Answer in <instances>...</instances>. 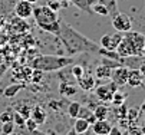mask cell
<instances>
[{"instance_id": "obj_31", "label": "cell", "mask_w": 145, "mask_h": 135, "mask_svg": "<svg viewBox=\"0 0 145 135\" xmlns=\"http://www.w3.org/2000/svg\"><path fill=\"white\" fill-rule=\"evenodd\" d=\"M48 6H49L52 10L57 12L62 6H63V3H62V0H48Z\"/></svg>"}, {"instance_id": "obj_38", "label": "cell", "mask_w": 145, "mask_h": 135, "mask_svg": "<svg viewBox=\"0 0 145 135\" xmlns=\"http://www.w3.org/2000/svg\"><path fill=\"white\" fill-rule=\"evenodd\" d=\"M66 135H78V134H76V131H75V129H71Z\"/></svg>"}, {"instance_id": "obj_40", "label": "cell", "mask_w": 145, "mask_h": 135, "mask_svg": "<svg viewBox=\"0 0 145 135\" xmlns=\"http://www.w3.org/2000/svg\"><path fill=\"white\" fill-rule=\"evenodd\" d=\"M144 128H145V117H144Z\"/></svg>"}, {"instance_id": "obj_3", "label": "cell", "mask_w": 145, "mask_h": 135, "mask_svg": "<svg viewBox=\"0 0 145 135\" xmlns=\"http://www.w3.org/2000/svg\"><path fill=\"white\" fill-rule=\"evenodd\" d=\"M35 17V22L36 25L48 32V33H52L55 36L59 35L60 32V17L57 16V12L52 10L49 6H37V7H33V14Z\"/></svg>"}, {"instance_id": "obj_4", "label": "cell", "mask_w": 145, "mask_h": 135, "mask_svg": "<svg viewBox=\"0 0 145 135\" xmlns=\"http://www.w3.org/2000/svg\"><path fill=\"white\" fill-rule=\"evenodd\" d=\"M73 65L71 56L59 55H39L32 61V69H39L42 72H55Z\"/></svg>"}, {"instance_id": "obj_5", "label": "cell", "mask_w": 145, "mask_h": 135, "mask_svg": "<svg viewBox=\"0 0 145 135\" xmlns=\"http://www.w3.org/2000/svg\"><path fill=\"white\" fill-rule=\"evenodd\" d=\"M112 26L116 32H122L125 33L128 30H132V19L125 14V13H115L112 16Z\"/></svg>"}, {"instance_id": "obj_7", "label": "cell", "mask_w": 145, "mask_h": 135, "mask_svg": "<svg viewBox=\"0 0 145 135\" xmlns=\"http://www.w3.org/2000/svg\"><path fill=\"white\" fill-rule=\"evenodd\" d=\"M122 36H123L122 32H115L114 35H105L101 37L99 45L106 50H116L119 42L122 40Z\"/></svg>"}, {"instance_id": "obj_2", "label": "cell", "mask_w": 145, "mask_h": 135, "mask_svg": "<svg viewBox=\"0 0 145 135\" xmlns=\"http://www.w3.org/2000/svg\"><path fill=\"white\" fill-rule=\"evenodd\" d=\"M145 49V36L139 32L128 30L123 33L122 40L116 48V53L121 57H138L144 56Z\"/></svg>"}, {"instance_id": "obj_28", "label": "cell", "mask_w": 145, "mask_h": 135, "mask_svg": "<svg viewBox=\"0 0 145 135\" xmlns=\"http://www.w3.org/2000/svg\"><path fill=\"white\" fill-rule=\"evenodd\" d=\"M71 72H72V75H73V78H75V79H79L80 76L85 73L84 68H82L80 65H73V66L71 68Z\"/></svg>"}, {"instance_id": "obj_14", "label": "cell", "mask_w": 145, "mask_h": 135, "mask_svg": "<svg viewBox=\"0 0 145 135\" xmlns=\"http://www.w3.org/2000/svg\"><path fill=\"white\" fill-rule=\"evenodd\" d=\"M89 128H91L89 121H88V119H84V118H76V121H75V124H73V129L76 131L78 135L88 132Z\"/></svg>"}, {"instance_id": "obj_26", "label": "cell", "mask_w": 145, "mask_h": 135, "mask_svg": "<svg viewBox=\"0 0 145 135\" xmlns=\"http://www.w3.org/2000/svg\"><path fill=\"white\" fill-rule=\"evenodd\" d=\"M25 121H26V118L23 117L22 113H19L17 111L14 112V115H13V122H14V125H17V127H25Z\"/></svg>"}, {"instance_id": "obj_18", "label": "cell", "mask_w": 145, "mask_h": 135, "mask_svg": "<svg viewBox=\"0 0 145 135\" xmlns=\"http://www.w3.org/2000/svg\"><path fill=\"white\" fill-rule=\"evenodd\" d=\"M108 113H109V108L105 106V105H98L93 111V115H95L96 119H106Z\"/></svg>"}, {"instance_id": "obj_39", "label": "cell", "mask_w": 145, "mask_h": 135, "mask_svg": "<svg viewBox=\"0 0 145 135\" xmlns=\"http://www.w3.org/2000/svg\"><path fill=\"white\" fill-rule=\"evenodd\" d=\"M26 2H30V3H36L37 0H26Z\"/></svg>"}, {"instance_id": "obj_17", "label": "cell", "mask_w": 145, "mask_h": 135, "mask_svg": "<svg viewBox=\"0 0 145 135\" xmlns=\"http://www.w3.org/2000/svg\"><path fill=\"white\" fill-rule=\"evenodd\" d=\"M69 2H72L76 7H79L80 10H84V12H86L89 14L93 13L92 12V5H93L95 0H69Z\"/></svg>"}, {"instance_id": "obj_16", "label": "cell", "mask_w": 145, "mask_h": 135, "mask_svg": "<svg viewBox=\"0 0 145 135\" xmlns=\"http://www.w3.org/2000/svg\"><path fill=\"white\" fill-rule=\"evenodd\" d=\"M59 92L62 96H65V98H68V96H72L78 92V88L76 85H71V83H66V82H62L59 85Z\"/></svg>"}, {"instance_id": "obj_1", "label": "cell", "mask_w": 145, "mask_h": 135, "mask_svg": "<svg viewBox=\"0 0 145 135\" xmlns=\"http://www.w3.org/2000/svg\"><path fill=\"white\" fill-rule=\"evenodd\" d=\"M57 37L60 39L62 45L65 48V52L69 56L71 55H79V53H98V55H102L103 57L115 59L121 63L123 62V57H121L116 53V50L103 49L101 45L88 39L85 35H82L78 30H75L69 23H66L65 20H62V19H60V32H59Z\"/></svg>"}, {"instance_id": "obj_36", "label": "cell", "mask_w": 145, "mask_h": 135, "mask_svg": "<svg viewBox=\"0 0 145 135\" xmlns=\"http://www.w3.org/2000/svg\"><path fill=\"white\" fill-rule=\"evenodd\" d=\"M108 135H125V134H123V131H122L119 127H111Z\"/></svg>"}, {"instance_id": "obj_15", "label": "cell", "mask_w": 145, "mask_h": 135, "mask_svg": "<svg viewBox=\"0 0 145 135\" xmlns=\"http://www.w3.org/2000/svg\"><path fill=\"white\" fill-rule=\"evenodd\" d=\"M112 69H114V68H111V66H108V65H105V63H102V65H99V66L96 68L95 75H96V78H99V79H103V78L111 79Z\"/></svg>"}, {"instance_id": "obj_32", "label": "cell", "mask_w": 145, "mask_h": 135, "mask_svg": "<svg viewBox=\"0 0 145 135\" xmlns=\"http://www.w3.org/2000/svg\"><path fill=\"white\" fill-rule=\"evenodd\" d=\"M25 129H27V131H35V129H37V124L29 117V118H26V121H25Z\"/></svg>"}, {"instance_id": "obj_27", "label": "cell", "mask_w": 145, "mask_h": 135, "mask_svg": "<svg viewBox=\"0 0 145 135\" xmlns=\"http://www.w3.org/2000/svg\"><path fill=\"white\" fill-rule=\"evenodd\" d=\"M42 79H43V72L39 70V69H33L32 70V75H30V81L35 82V83H37V82H40Z\"/></svg>"}, {"instance_id": "obj_21", "label": "cell", "mask_w": 145, "mask_h": 135, "mask_svg": "<svg viewBox=\"0 0 145 135\" xmlns=\"http://www.w3.org/2000/svg\"><path fill=\"white\" fill-rule=\"evenodd\" d=\"M92 12L96 13V14H99V16H108L109 14V10L103 6L102 3H99V2L92 5Z\"/></svg>"}, {"instance_id": "obj_19", "label": "cell", "mask_w": 145, "mask_h": 135, "mask_svg": "<svg viewBox=\"0 0 145 135\" xmlns=\"http://www.w3.org/2000/svg\"><path fill=\"white\" fill-rule=\"evenodd\" d=\"M99 3H102L108 10H109V14L114 16L115 13H118V5H116V0H98Z\"/></svg>"}, {"instance_id": "obj_20", "label": "cell", "mask_w": 145, "mask_h": 135, "mask_svg": "<svg viewBox=\"0 0 145 135\" xmlns=\"http://www.w3.org/2000/svg\"><path fill=\"white\" fill-rule=\"evenodd\" d=\"M80 104L78 101H72L69 105H68V115L71 118H78V113H79V109H80Z\"/></svg>"}, {"instance_id": "obj_37", "label": "cell", "mask_w": 145, "mask_h": 135, "mask_svg": "<svg viewBox=\"0 0 145 135\" xmlns=\"http://www.w3.org/2000/svg\"><path fill=\"white\" fill-rule=\"evenodd\" d=\"M139 70H141L142 75L145 76V57H144V61H142V63H141V66H139Z\"/></svg>"}, {"instance_id": "obj_10", "label": "cell", "mask_w": 145, "mask_h": 135, "mask_svg": "<svg viewBox=\"0 0 145 135\" xmlns=\"http://www.w3.org/2000/svg\"><path fill=\"white\" fill-rule=\"evenodd\" d=\"M144 78L145 76L142 75V72L139 70V69H129V72H128V82H127V85H129L131 88H138V86H141L142 85V82H144Z\"/></svg>"}, {"instance_id": "obj_30", "label": "cell", "mask_w": 145, "mask_h": 135, "mask_svg": "<svg viewBox=\"0 0 145 135\" xmlns=\"http://www.w3.org/2000/svg\"><path fill=\"white\" fill-rule=\"evenodd\" d=\"M13 129H14V122L12 121V122H5V124H2V132L5 134V135H10L12 132H13Z\"/></svg>"}, {"instance_id": "obj_8", "label": "cell", "mask_w": 145, "mask_h": 135, "mask_svg": "<svg viewBox=\"0 0 145 135\" xmlns=\"http://www.w3.org/2000/svg\"><path fill=\"white\" fill-rule=\"evenodd\" d=\"M128 72L129 69L127 66H116L112 69V75H111V81L115 82L118 86H123V85H127L128 82Z\"/></svg>"}, {"instance_id": "obj_33", "label": "cell", "mask_w": 145, "mask_h": 135, "mask_svg": "<svg viewBox=\"0 0 145 135\" xmlns=\"http://www.w3.org/2000/svg\"><path fill=\"white\" fill-rule=\"evenodd\" d=\"M30 109H32V108H29V106L25 105V106H20L17 112H19V113H22L25 118H29V117H30Z\"/></svg>"}, {"instance_id": "obj_24", "label": "cell", "mask_w": 145, "mask_h": 135, "mask_svg": "<svg viewBox=\"0 0 145 135\" xmlns=\"http://www.w3.org/2000/svg\"><path fill=\"white\" fill-rule=\"evenodd\" d=\"M20 89H22V86L20 85H13V86H7L5 89V96H9V98H12V96H14Z\"/></svg>"}, {"instance_id": "obj_9", "label": "cell", "mask_w": 145, "mask_h": 135, "mask_svg": "<svg viewBox=\"0 0 145 135\" xmlns=\"http://www.w3.org/2000/svg\"><path fill=\"white\" fill-rule=\"evenodd\" d=\"M14 13L19 19L26 20V19H29L33 14V3L26 2V0H20L14 6Z\"/></svg>"}, {"instance_id": "obj_23", "label": "cell", "mask_w": 145, "mask_h": 135, "mask_svg": "<svg viewBox=\"0 0 145 135\" xmlns=\"http://www.w3.org/2000/svg\"><path fill=\"white\" fill-rule=\"evenodd\" d=\"M13 115H14V112L10 111V109L3 111L2 113H0V122H2V124H5V122H12V121H13Z\"/></svg>"}, {"instance_id": "obj_6", "label": "cell", "mask_w": 145, "mask_h": 135, "mask_svg": "<svg viewBox=\"0 0 145 135\" xmlns=\"http://www.w3.org/2000/svg\"><path fill=\"white\" fill-rule=\"evenodd\" d=\"M118 91V85L115 83V82H108V83H105V85H99L96 89H95V93H96V96L101 99V101H103V102H111L112 101V98H114V93Z\"/></svg>"}, {"instance_id": "obj_22", "label": "cell", "mask_w": 145, "mask_h": 135, "mask_svg": "<svg viewBox=\"0 0 145 135\" xmlns=\"http://www.w3.org/2000/svg\"><path fill=\"white\" fill-rule=\"evenodd\" d=\"M125 98H127L125 95L121 93L119 91H116V92L114 93V98H112L111 102H112L115 106H119V105H123V102H125Z\"/></svg>"}, {"instance_id": "obj_35", "label": "cell", "mask_w": 145, "mask_h": 135, "mask_svg": "<svg viewBox=\"0 0 145 135\" xmlns=\"http://www.w3.org/2000/svg\"><path fill=\"white\" fill-rule=\"evenodd\" d=\"M128 135H145V132H144V129H142V128L134 127V128H131V129H129Z\"/></svg>"}, {"instance_id": "obj_34", "label": "cell", "mask_w": 145, "mask_h": 135, "mask_svg": "<svg viewBox=\"0 0 145 135\" xmlns=\"http://www.w3.org/2000/svg\"><path fill=\"white\" fill-rule=\"evenodd\" d=\"M20 134H22V135H48V134L39 131V129H35V131H27V129H25V131H20Z\"/></svg>"}, {"instance_id": "obj_11", "label": "cell", "mask_w": 145, "mask_h": 135, "mask_svg": "<svg viewBox=\"0 0 145 135\" xmlns=\"http://www.w3.org/2000/svg\"><path fill=\"white\" fill-rule=\"evenodd\" d=\"M111 127L112 125H111V122L108 119H96L92 124V128H93V134L95 135H108Z\"/></svg>"}, {"instance_id": "obj_25", "label": "cell", "mask_w": 145, "mask_h": 135, "mask_svg": "<svg viewBox=\"0 0 145 135\" xmlns=\"http://www.w3.org/2000/svg\"><path fill=\"white\" fill-rule=\"evenodd\" d=\"M93 115V111H89L86 106H80L79 113H78V118H84V119H89Z\"/></svg>"}, {"instance_id": "obj_12", "label": "cell", "mask_w": 145, "mask_h": 135, "mask_svg": "<svg viewBox=\"0 0 145 135\" xmlns=\"http://www.w3.org/2000/svg\"><path fill=\"white\" fill-rule=\"evenodd\" d=\"M30 118L37 124V125H42V124H45V121H46V111L42 108V106H33L32 109H30Z\"/></svg>"}, {"instance_id": "obj_29", "label": "cell", "mask_w": 145, "mask_h": 135, "mask_svg": "<svg viewBox=\"0 0 145 135\" xmlns=\"http://www.w3.org/2000/svg\"><path fill=\"white\" fill-rule=\"evenodd\" d=\"M138 113H139V111L137 109V108H131V109H128L127 111V119L129 121V122H134V121H137V118H138Z\"/></svg>"}, {"instance_id": "obj_13", "label": "cell", "mask_w": 145, "mask_h": 135, "mask_svg": "<svg viewBox=\"0 0 145 135\" xmlns=\"http://www.w3.org/2000/svg\"><path fill=\"white\" fill-rule=\"evenodd\" d=\"M79 83V88H82L84 91H92L95 88V78L92 75H82L79 79H76Z\"/></svg>"}, {"instance_id": "obj_41", "label": "cell", "mask_w": 145, "mask_h": 135, "mask_svg": "<svg viewBox=\"0 0 145 135\" xmlns=\"http://www.w3.org/2000/svg\"><path fill=\"white\" fill-rule=\"evenodd\" d=\"M144 57H145V49H144Z\"/></svg>"}]
</instances>
